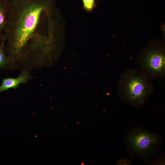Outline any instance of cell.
Instances as JSON below:
<instances>
[{
    "label": "cell",
    "mask_w": 165,
    "mask_h": 165,
    "mask_svg": "<svg viewBox=\"0 0 165 165\" xmlns=\"http://www.w3.org/2000/svg\"><path fill=\"white\" fill-rule=\"evenodd\" d=\"M55 6V0H10L3 33L6 70L17 69L45 13Z\"/></svg>",
    "instance_id": "1"
},
{
    "label": "cell",
    "mask_w": 165,
    "mask_h": 165,
    "mask_svg": "<svg viewBox=\"0 0 165 165\" xmlns=\"http://www.w3.org/2000/svg\"><path fill=\"white\" fill-rule=\"evenodd\" d=\"M127 140L132 151L138 153L148 154L153 149L158 138L156 135L138 130L131 133Z\"/></svg>",
    "instance_id": "5"
},
{
    "label": "cell",
    "mask_w": 165,
    "mask_h": 165,
    "mask_svg": "<svg viewBox=\"0 0 165 165\" xmlns=\"http://www.w3.org/2000/svg\"><path fill=\"white\" fill-rule=\"evenodd\" d=\"M10 5V0H0V42L5 41L4 31Z\"/></svg>",
    "instance_id": "7"
},
{
    "label": "cell",
    "mask_w": 165,
    "mask_h": 165,
    "mask_svg": "<svg viewBox=\"0 0 165 165\" xmlns=\"http://www.w3.org/2000/svg\"><path fill=\"white\" fill-rule=\"evenodd\" d=\"M60 27L58 24L49 21L40 22L23 56L20 65L21 71L30 72L42 66L54 49L57 39L60 38Z\"/></svg>",
    "instance_id": "2"
},
{
    "label": "cell",
    "mask_w": 165,
    "mask_h": 165,
    "mask_svg": "<svg viewBox=\"0 0 165 165\" xmlns=\"http://www.w3.org/2000/svg\"><path fill=\"white\" fill-rule=\"evenodd\" d=\"M8 63V58L6 52L5 41L0 42V71L6 70Z\"/></svg>",
    "instance_id": "8"
},
{
    "label": "cell",
    "mask_w": 165,
    "mask_h": 165,
    "mask_svg": "<svg viewBox=\"0 0 165 165\" xmlns=\"http://www.w3.org/2000/svg\"><path fill=\"white\" fill-rule=\"evenodd\" d=\"M83 8L87 12H92L96 5L95 0H82Z\"/></svg>",
    "instance_id": "9"
},
{
    "label": "cell",
    "mask_w": 165,
    "mask_h": 165,
    "mask_svg": "<svg viewBox=\"0 0 165 165\" xmlns=\"http://www.w3.org/2000/svg\"><path fill=\"white\" fill-rule=\"evenodd\" d=\"M82 165H83V163H82Z\"/></svg>",
    "instance_id": "11"
},
{
    "label": "cell",
    "mask_w": 165,
    "mask_h": 165,
    "mask_svg": "<svg viewBox=\"0 0 165 165\" xmlns=\"http://www.w3.org/2000/svg\"><path fill=\"white\" fill-rule=\"evenodd\" d=\"M138 60V66L152 80L160 81L165 77V54L161 46L146 49Z\"/></svg>",
    "instance_id": "4"
},
{
    "label": "cell",
    "mask_w": 165,
    "mask_h": 165,
    "mask_svg": "<svg viewBox=\"0 0 165 165\" xmlns=\"http://www.w3.org/2000/svg\"><path fill=\"white\" fill-rule=\"evenodd\" d=\"M152 80L142 70L135 68H127L120 75L117 83V94L124 102L141 107L155 90Z\"/></svg>",
    "instance_id": "3"
},
{
    "label": "cell",
    "mask_w": 165,
    "mask_h": 165,
    "mask_svg": "<svg viewBox=\"0 0 165 165\" xmlns=\"http://www.w3.org/2000/svg\"><path fill=\"white\" fill-rule=\"evenodd\" d=\"M33 78L31 75L30 72L26 70L21 71V73L19 76L16 78H4L0 85V93L10 89H16L18 88L20 84H25L29 80Z\"/></svg>",
    "instance_id": "6"
},
{
    "label": "cell",
    "mask_w": 165,
    "mask_h": 165,
    "mask_svg": "<svg viewBox=\"0 0 165 165\" xmlns=\"http://www.w3.org/2000/svg\"><path fill=\"white\" fill-rule=\"evenodd\" d=\"M130 162L129 160H128L126 159L119 160L118 162V163L120 165H127L128 164H129Z\"/></svg>",
    "instance_id": "10"
}]
</instances>
